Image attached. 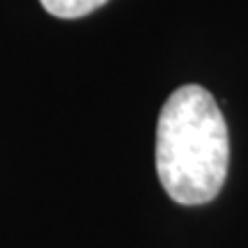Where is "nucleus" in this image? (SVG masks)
<instances>
[{"instance_id": "2", "label": "nucleus", "mask_w": 248, "mask_h": 248, "mask_svg": "<svg viewBox=\"0 0 248 248\" xmlns=\"http://www.w3.org/2000/svg\"><path fill=\"white\" fill-rule=\"evenodd\" d=\"M42 7L58 18H80L104 7L108 0H39Z\"/></svg>"}, {"instance_id": "1", "label": "nucleus", "mask_w": 248, "mask_h": 248, "mask_svg": "<svg viewBox=\"0 0 248 248\" xmlns=\"http://www.w3.org/2000/svg\"><path fill=\"white\" fill-rule=\"evenodd\" d=\"M230 161L228 124L209 90L182 85L163 104L156 124V172L179 204L212 202Z\"/></svg>"}]
</instances>
